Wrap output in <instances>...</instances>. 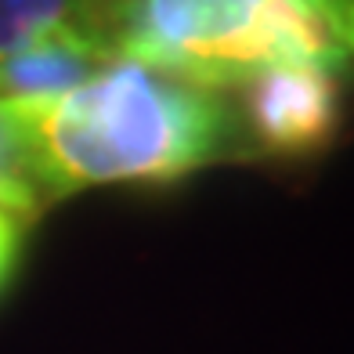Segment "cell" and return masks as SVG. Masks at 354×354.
Returning <instances> with one entry per match:
<instances>
[{"instance_id": "6da1fadb", "label": "cell", "mask_w": 354, "mask_h": 354, "mask_svg": "<svg viewBox=\"0 0 354 354\" xmlns=\"http://www.w3.org/2000/svg\"><path fill=\"white\" fill-rule=\"evenodd\" d=\"M15 116L51 203L94 185H170L235 156L243 138L221 91L134 58H112L58 102Z\"/></svg>"}, {"instance_id": "7a4b0ae2", "label": "cell", "mask_w": 354, "mask_h": 354, "mask_svg": "<svg viewBox=\"0 0 354 354\" xmlns=\"http://www.w3.org/2000/svg\"><path fill=\"white\" fill-rule=\"evenodd\" d=\"M112 47L120 58L217 91L275 66L344 69L351 19L300 0H131Z\"/></svg>"}, {"instance_id": "3957f363", "label": "cell", "mask_w": 354, "mask_h": 354, "mask_svg": "<svg viewBox=\"0 0 354 354\" xmlns=\"http://www.w3.org/2000/svg\"><path fill=\"white\" fill-rule=\"evenodd\" d=\"M243 116L250 138L271 156H311L340 127L336 73L315 66H275L243 80Z\"/></svg>"}, {"instance_id": "277c9868", "label": "cell", "mask_w": 354, "mask_h": 354, "mask_svg": "<svg viewBox=\"0 0 354 354\" xmlns=\"http://www.w3.org/2000/svg\"><path fill=\"white\" fill-rule=\"evenodd\" d=\"M112 58L120 55L102 33L69 19L0 58V105L11 112H37L87 84Z\"/></svg>"}, {"instance_id": "5b68a950", "label": "cell", "mask_w": 354, "mask_h": 354, "mask_svg": "<svg viewBox=\"0 0 354 354\" xmlns=\"http://www.w3.org/2000/svg\"><path fill=\"white\" fill-rule=\"evenodd\" d=\"M47 206H51V196L40 181L26 127L11 109L0 105V210L29 224Z\"/></svg>"}, {"instance_id": "8992f818", "label": "cell", "mask_w": 354, "mask_h": 354, "mask_svg": "<svg viewBox=\"0 0 354 354\" xmlns=\"http://www.w3.org/2000/svg\"><path fill=\"white\" fill-rule=\"evenodd\" d=\"M80 0H0V58L76 19Z\"/></svg>"}, {"instance_id": "52a82bcc", "label": "cell", "mask_w": 354, "mask_h": 354, "mask_svg": "<svg viewBox=\"0 0 354 354\" xmlns=\"http://www.w3.org/2000/svg\"><path fill=\"white\" fill-rule=\"evenodd\" d=\"M22 250H26V224L0 210V297L8 293L15 275H19Z\"/></svg>"}, {"instance_id": "ba28073f", "label": "cell", "mask_w": 354, "mask_h": 354, "mask_svg": "<svg viewBox=\"0 0 354 354\" xmlns=\"http://www.w3.org/2000/svg\"><path fill=\"white\" fill-rule=\"evenodd\" d=\"M131 4V0H80V11H76V22H84L87 29L102 33L112 44V33H116V19L120 11Z\"/></svg>"}, {"instance_id": "9c48e42d", "label": "cell", "mask_w": 354, "mask_h": 354, "mask_svg": "<svg viewBox=\"0 0 354 354\" xmlns=\"http://www.w3.org/2000/svg\"><path fill=\"white\" fill-rule=\"evenodd\" d=\"M300 4L318 8V11H336V15H347L351 19V4H344V0H300Z\"/></svg>"}, {"instance_id": "30bf717a", "label": "cell", "mask_w": 354, "mask_h": 354, "mask_svg": "<svg viewBox=\"0 0 354 354\" xmlns=\"http://www.w3.org/2000/svg\"><path fill=\"white\" fill-rule=\"evenodd\" d=\"M344 4H351V0H344Z\"/></svg>"}]
</instances>
